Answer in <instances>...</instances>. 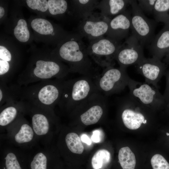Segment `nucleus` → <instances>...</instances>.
Returning a JSON list of instances; mask_svg holds the SVG:
<instances>
[{"label": "nucleus", "instance_id": "nucleus-9", "mask_svg": "<svg viewBox=\"0 0 169 169\" xmlns=\"http://www.w3.org/2000/svg\"><path fill=\"white\" fill-rule=\"evenodd\" d=\"M26 114L31 118V125L38 141L44 146L49 145L50 134L54 117L52 110L42 108L26 102Z\"/></svg>", "mask_w": 169, "mask_h": 169}, {"label": "nucleus", "instance_id": "nucleus-15", "mask_svg": "<svg viewBox=\"0 0 169 169\" xmlns=\"http://www.w3.org/2000/svg\"><path fill=\"white\" fill-rule=\"evenodd\" d=\"M137 72L145 79V82L158 88L157 83L165 75L167 65L156 58H145L136 65Z\"/></svg>", "mask_w": 169, "mask_h": 169}, {"label": "nucleus", "instance_id": "nucleus-32", "mask_svg": "<svg viewBox=\"0 0 169 169\" xmlns=\"http://www.w3.org/2000/svg\"><path fill=\"white\" fill-rule=\"evenodd\" d=\"M165 75L166 78V85L163 96L166 104L169 99V69L166 71Z\"/></svg>", "mask_w": 169, "mask_h": 169}, {"label": "nucleus", "instance_id": "nucleus-26", "mask_svg": "<svg viewBox=\"0 0 169 169\" xmlns=\"http://www.w3.org/2000/svg\"><path fill=\"white\" fill-rule=\"evenodd\" d=\"M14 34L17 39L20 42H25L28 40L30 33L25 20L21 19L18 21L17 24L14 29Z\"/></svg>", "mask_w": 169, "mask_h": 169}, {"label": "nucleus", "instance_id": "nucleus-19", "mask_svg": "<svg viewBox=\"0 0 169 169\" xmlns=\"http://www.w3.org/2000/svg\"><path fill=\"white\" fill-rule=\"evenodd\" d=\"M131 0H102L99 2L97 8L104 15L111 18L126 9Z\"/></svg>", "mask_w": 169, "mask_h": 169}, {"label": "nucleus", "instance_id": "nucleus-16", "mask_svg": "<svg viewBox=\"0 0 169 169\" xmlns=\"http://www.w3.org/2000/svg\"><path fill=\"white\" fill-rule=\"evenodd\" d=\"M131 11L126 9L111 19L107 37L120 42L126 38L131 28Z\"/></svg>", "mask_w": 169, "mask_h": 169}, {"label": "nucleus", "instance_id": "nucleus-21", "mask_svg": "<svg viewBox=\"0 0 169 169\" xmlns=\"http://www.w3.org/2000/svg\"><path fill=\"white\" fill-rule=\"evenodd\" d=\"M118 158L123 169H134L136 160L134 153L128 147H122L119 151Z\"/></svg>", "mask_w": 169, "mask_h": 169}, {"label": "nucleus", "instance_id": "nucleus-24", "mask_svg": "<svg viewBox=\"0 0 169 169\" xmlns=\"http://www.w3.org/2000/svg\"><path fill=\"white\" fill-rule=\"evenodd\" d=\"M31 26L34 30L40 34H51L53 36L55 34L53 26L46 19L41 18L34 19L31 22Z\"/></svg>", "mask_w": 169, "mask_h": 169}, {"label": "nucleus", "instance_id": "nucleus-29", "mask_svg": "<svg viewBox=\"0 0 169 169\" xmlns=\"http://www.w3.org/2000/svg\"><path fill=\"white\" fill-rule=\"evenodd\" d=\"M26 2L28 7L33 10L44 12L48 9V2L46 0H27Z\"/></svg>", "mask_w": 169, "mask_h": 169}, {"label": "nucleus", "instance_id": "nucleus-11", "mask_svg": "<svg viewBox=\"0 0 169 169\" xmlns=\"http://www.w3.org/2000/svg\"><path fill=\"white\" fill-rule=\"evenodd\" d=\"M111 19L100 13L94 12L80 21L78 33L90 41L103 37L108 31Z\"/></svg>", "mask_w": 169, "mask_h": 169}, {"label": "nucleus", "instance_id": "nucleus-31", "mask_svg": "<svg viewBox=\"0 0 169 169\" xmlns=\"http://www.w3.org/2000/svg\"><path fill=\"white\" fill-rule=\"evenodd\" d=\"M0 60L9 62L11 61L12 55L10 52L4 47L0 46Z\"/></svg>", "mask_w": 169, "mask_h": 169}, {"label": "nucleus", "instance_id": "nucleus-38", "mask_svg": "<svg viewBox=\"0 0 169 169\" xmlns=\"http://www.w3.org/2000/svg\"><path fill=\"white\" fill-rule=\"evenodd\" d=\"M165 106L166 107L167 109H169V99L166 103Z\"/></svg>", "mask_w": 169, "mask_h": 169}, {"label": "nucleus", "instance_id": "nucleus-3", "mask_svg": "<svg viewBox=\"0 0 169 169\" xmlns=\"http://www.w3.org/2000/svg\"><path fill=\"white\" fill-rule=\"evenodd\" d=\"M99 92L93 78L87 76L65 80L61 97L58 104L69 109L77 107L93 94Z\"/></svg>", "mask_w": 169, "mask_h": 169}, {"label": "nucleus", "instance_id": "nucleus-2", "mask_svg": "<svg viewBox=\"0 0 169 169\" xmlns=\"http://www.w3.org/2000/svg\"><path fill=\"white\" fill-rule=\"evenodd\" d=\"M64 80H45L21 86L20 100L42 108L53 110L61 97Z\"/></svg>", "mask_w": 169, "mask_h": 169}, {"label": "nucleus", "instance_id": "nucleus-8", "mask_svg": "<svg viewBox=\"0 0 169 169\" xmlns=\"http://www.w3.org/2000/svg\"><path fill=\"white\" fill-rule=\"evenodd\" d=\"M131 28L132 35L143 47L151 44L155 35L157 23L146 17L138 6L136 0H131Z\"/></svg>", "mask_w": 169, "mask_h": 169}, {"label": "nucleus", "instance_id": "nucleus-22", "mask_svg": "<svg viewBox=\"0 0 169 169\" xmlns=\"http://www.w3.org/2000/svg\"><path fill=\"white\" fill-rule=\"evenodd\" d=\"M153 13L156 22L165 23L169 14V0H156Z\"/></svg>", "mask_w": 169, "mask_h": 169}, {"label": "nucleus", "instance_id": "nucleus-28", "mask_svg": "<svg viewBox=\"0 0 169 169\" xmlns=\"http://www.w3.org/2000/svg\"><path fill=\"white\" fill-rule=\"evenodd\" d=\"M151 162L153 169H169V164L161 155L156 154L151 158Z\"/></svg>", "mask_w": 169, "mask_h": 169}, {"label": "nucleus", "instance_id": "nucleus-25", "mask_svg": "<svg viewBox=\"0 0 169 169\" xmlns=\"http://www.w3.org/2000/svg\"><path fill=\"white\" fill-rule=\"evenodd\" d=\"M110 159L109 151L105 149L97 151L91 159V164L94 169H100L104 165L109 163Z\"/></svg>", "mask_w": 169, "mask_h": 169}, {"label": "nucleus", "instance_id": "nucleus-27", "mask_svg": "<svg viewBox=\"0 0 169 169\" xmlns=\"http://www.w3.org/2000/svg\"><path fill=\"white\" fill-rule=\"evenodd\" d=\"M48 9L51 14L54 15L64 14L68 9V3L64 0H49Z\"/></svg>", "mask_w": 169, "mask_h": 169}, {"label": "nucleus", "instance_id": "nucleus-34", "mask_svg": "<svg viewBox=\"0 0 169 169\" xmlns=\"http://www.w3.org/2000/svg\"><path fill=\"white\" fill-rule=\"evenodd\" d=\"M81 138L82 141L86 143L88 145H90L91 144V140L85 134H82L81 136Z\"/></svg>", "mask_w": 169, "mask_h": 169}, {"label": "nucleus", "instance_id": "nucleus-6", "mask_svg": "<svg viewBox=\"0 0 169 169\" xmlns=\"http://www.w3.org/2000/svg\"><path fill=\"white\" fill-rule=\"evenodd\" d=\"M6 142L25 151L35 147L38 141L32 127L24 117H19L6 129Z\"/></svg>", "mask_w": 169, "mask_h": 169}, {"label": "nucleus", "instance_id": "nucleus-1", "mask_svg": "<svg viewBox=\"0 0 169 169\" xmlns=\"http://www.w3.org/2000/svg\"><path fill=\"white\" fill-rule=\"evenodd\" d=\"M82 38L78 33L71 35L60 46L58 57L68 64L69 72L94 78L98 74H96Z\"/></svg>", "mask_w": 169, "mask_h": 169}, {"label": "nucleus", "instance_id": "nucleus-5", "mask_svg": "<svg viewBox=\"0 0 169 169\" xmlns=\"http://www.w3.org/2000/svg\"><path fill=\"white\" fill-rule=\"evenodd\" d=\"M130 79L126 68L110 66L105 68L93 79L99 91L106 96L122 91L128 86Z\"/></svg>", "mask_w": 169, "mask_h": 169}, {"label": "nucleus", "instance_id": "nucleus-4", "mask_svg": "<svg viewBox=\"0 0 169 169\" xmlns=\"http://www.w3.org/2000/svg\"><path fill=\"white\" fill-rule=\"evenodd\" d=\"M69 72V68L58 61L39 59L32 69L18 77V82L19 86H25L43 80L64 79Z\"/></svg>", "mask_w": 169, "mask_h": 169}, {"label": "nucleus", "instance_id": "nucleus-35", "mask_svg": "<svg viewBox=\"0 0 169 169\" xmlns=\"http://www.w3.org/2000/svg\"><path fill=\"white\" fill-rule=\"evenodd\" d=\"M162 62L166 65L169 64V51L164 57Z\"/></svg>", "mask_w": 169, "mask_h": 169}, {"label": "nucleus", "instance_id": "nucleus-20", "mask_svg": "<svg viewBox=\"0 0 169 169\" xmlns=\"http://www.w3.org/2000/svg\"><path fill=\"white\" fill-rule=\"evenodd\" d=\"M99 2L96 0H73L72 13L77 20L81 21L94 12Z\"/></svg>", "mask_w": 169, "mask_h": 169}, {"label": "nucleus", "instance_id": "nucleus-18", "mask_svg": "<svg viewBox=\"0 0 169 169\" xmlns=\"http://www.w3.org/2000/svg\"><path fill=\"white\" fill-rule=\"evenodd\" d=\"M149 49L153 57L161 60L169 51V26L164 25L155 36Z\"/></svg>", "mask_w": 169, "mask_h": 169}, {"label": "nucleus", "instance_id": "nucleus-17", "mask_svg": "<svg viewBox=\"0 0 169 169\" xmlns=\"http://www.w3.org/2000/svg\"><path fill=\"white\" fill-rule=\"evenodd\" d=\"M26 114L25 103L21 100L8 103L0 106V130L6 129L19 117Z\"/></svg>", "mask_w": 169, "mask_h": 169}, {"label": "nucleus", "instance_id": "nucleus-13", "mask_svg": "<svg viewBox=\"0 0 169 169\" xmlns=\"http://www.w3.org/2000/svg\"><path fill=\"white\" fill-rule=\"evenodd\" d=\"M143 46L137 39L132 35L121 44L115 57L120 67L126 68L131 65H136L143 59Z\"/></svg>", "mask_w": 169, "mask_h": 169}, {"label": "nucleus", "instance_id": "nucleus-36", "mask_svg": "<svg viewBox=\"0 0 169 169\" xmlns=\"http://www.w3.org/2000/svg\"><path fill=\"white\" fill-rule=\"evenodd\" d=\"M4 10L3 8L0 7V18H1L4 15Z\"/></svg>", "mask_w": 169, "mask_h": 169}, {"label": "nucleus", "instance_id": "nucleus-39", "mask_svg": "<svg viewBox=\"0 0 169 169\" xmlns=\"http://www.w3.org/2000/svg\"><path fill=\"white\" fill-rule=\"evenodd\" d=\"M166 134L167 136H169V133H166Z\"/></svg>", "mask_w": 169, "mask_h": 169}, {"label": "nucleus", "instance_id": "nucleus-14", "mask_svg": "<svg viewBox=\"0 0 169 169\" xmlns=\"http://www.w3.org/2000/svg\"><path fill=\"white\" fill-rule=\"evenodd\" d=\"M107 102L106 96L100 92L90 96L80 104L86 108L79 116L81 122L86 125L98 122L103 115Z\"/></svg>", "mask_w": 169, "mask_h": 169}, {"label": "nucleus", "instance_id": "nucleus-33", "mask_svg": "<svg viewBox=\"0 0 169 169\" xmlns=\"http://www.w3.org/2000/svg\"><path fill=\"white\" fill-rule=\"evenodd\" d=\"M92 140L95 143H98L100 141V132L99 131L96 130L93 132L91 137Z\"/></svg>", "mask_w": 169, "mask_h": 169}, {"label": "nucleus", "instance_id": "nucleus-23", "mask_svg": "<svg viewBox=\"0 0 169 169\" xmlns=\"http://www.w3.org/2000/svg\"><path fill=\"white\" fill-rule=\"evenodd\" d=\"M67 147L72 152L81 154L84 150V147L79 136L74 132L68 133L65 138Z\"/></svg>", "mask_w": 169, "mask_h": 169}, {"label": "nucleus", "instance_id": "nucleus-7", "mask_svg": "<svg viewBox=\"0 0 169 169\" xmlns=\"http://www.w3.org/2000/svg\"><path fill=\"white\" fill-rule=\"evenodd\" d=\"M120 42L104 36L90 41L87 48L90 57L98 65L106 68L114 66L116 53Z\"/></svg>", "mask_w": 169, "mask_h": 169}, {"label": "nucleus", "instance_id": "nucleus-37", "mask_svg": "<svg viewBox=\"0 0 169 169\" xmlns=\"http://www.w3.org/2000/svg\"><path fill=\"white\" fill-rule=\"evenodd\" d=\"M164 24L165 25H166L169 26V14L167 20Z\"/></svg>", "mask_w": 169, "mask_h": 169}, {"label": "nucleus", "instance_id": "nucleus-10", "mask_svg": "<svg viewBox=\"0 0 169 169\" xmlns=\"http://www.w3.org/2000/svg\"><path fill=\"white\" fill-rule=\"evenodd\" d=\"M128 86L129 95L146 108H158L165 106V100L158 88L145 82L135 81L131 78Z\"/></svg>", "mask_w": 169, "mask_h": 169}, {"label": "nucleus", "instance_id": "nucleus-30", "mask_svg": "<svg viewBox=\"0 0 169 169\" xmlns=\"http://www.w3.org/2000/svg\"><path fill=\"white\" fill-rule=\"evenodd\" d=\"M156 0H139L138 6L144 13H152Z\"/></svg>", "mask_w": 169, "mask_h": 169}, {"label": "nucleus", "instance_id": "nucleus-12", "mask_svg": "<svg viewBox=\"0 0 169 169\" xmlns=\"http://www.w3.org/2000/svg\"><path fill=\"white\" fill-rule=\"evenodd\" d=\"M118 102L123 108L121 114L122 121L127 128L136 130L139 128L142 124L147 123V120L142 112V109L145 107L129 94L119 99Z\"/></svg>", "mask_w": 169, "mask_h": 169}]
</instances>
